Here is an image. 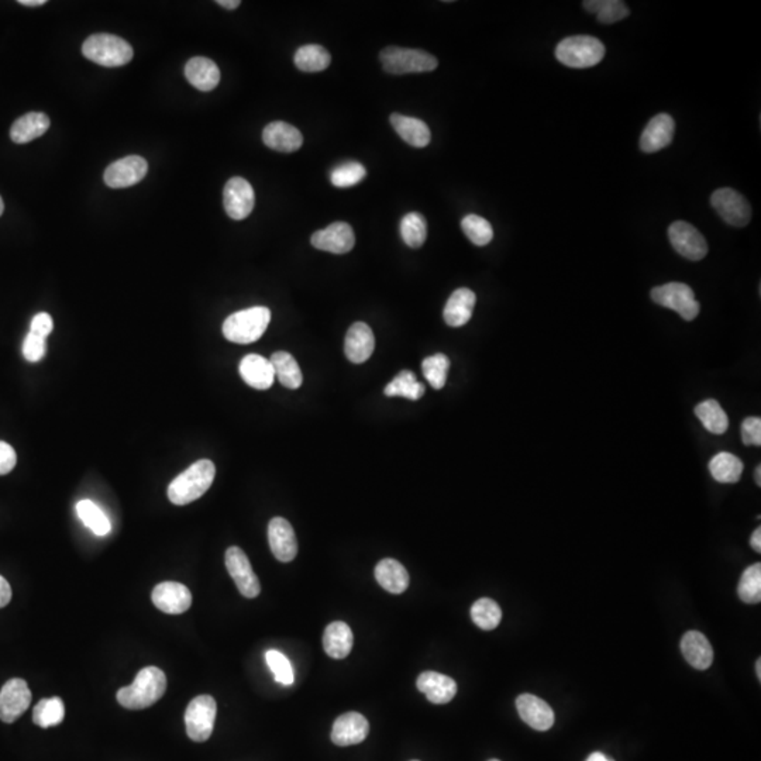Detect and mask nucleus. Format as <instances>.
Here are the masks:
<instances>
[{
  "mask_svg": "<svg viewBox=\"0 0 761 761\" xmlns=\"http://www.w3.org/2000/svg\"><path fill=\"white\" fill-rule=\"evenodd\" d=\"M166 691V676L158 667L139 671L134 683L117 691V702L125 709H146L158 702Z\"/></svg>",
  "mask_w": 761,
  "mask_h": 761,
  "instance_id": "f257e3e1",
  "label": "nucleus"
},
{
  "mask_svg": "<svg viewBox=\"0 0 761 761\" xmlns=\"http://www.w3.org/2000/svg\"><path fill=\"white\" fill-rule=\"evenodd\" d=\"M215 475L216 467L207 458L193 463L169 484V501L178 506L192 504L206 494L207 490L214 484Z\"/></svg>",
  "mask_w": 761,
  "mask_h": 761,
  "instance_id": "f03ea898",
  "label": "nucleus"
},
{
  "mask_svg": "<svg viewBox=\"0 0 761 761\" xmlns=\"http://www.w3.org/2000/svg\"><path fill=\"white\" fill-rule=\"evenodd\" d=\"M271 321V311L265 306H254L236 312L224 320L223 336L236 344H251L260 340Z\"/></svg>",
  "mask_w": 761,
  "mask_h": 761,
  "instance_id": "7ed1b4c3",
  "label": "nucleus"
},
{
  "mask_svg": "<svg viewBox=\"0 0 761 761\" xmlns=\"http://www.w3.org/2000/svg\"><path fill=\"white\" fill-rule=\"evenodd\" d=\"M82 54L101 67H122L133 60L132 45L113 34H93L85 40Z\"/></svg>",
  "mask_w": 761,
  "mask_h": 761,
  "instance_id": "20e7f679",
  "label": "nucleus"
},
{
  "mask_svg": "<svg viewBox=\"0 0 761 761\" xmlns=\"http://www.w3.org/2000/svg\"><path fill=\"white\" fill-rule=\"evenodd\" d=\"M605 57V45L595 37L574 36L564 38L555 48V58L565 67L589 68Z\"/></svg>",
  "mask_w": 761,
  "mask_h": 761,
  "instance_id": "39448f33",
  "label": "nucleus"
},
{
  "mask_svg": "<svg viewBox=\"0 0 761 761\" xmlns=\"http://www.w3.org/2000/svg\"><path fill=\"white\" fill-rule=\"evenodd\" d=\"M379 60L388 74H419L436 69L439 61L426 51L412 48L386 47L381 51Z\"/></svg>",
  "mask_w": 761,
  "mask_h": 761,
  "instance_id": "423d86ee",
  "label": "nucleus"
},
{
  "mask_svg": "<svg viewBox=\"0 0 761 761\" xmlns=\"http://www.w3.org/2000/svg\"><path fill=\"white\" fill-rule=\"evenodd\" d=\"M652 299L654 304L676 312L684 320H693L700 315V304L692 289L681 282H670L653 287Z\"/></svg>",
  "mask_w": 761,
  "mask_h": 761,
  "instance_id": "0eeeda50",
  "label": "nucleus"
},
{
  "mask_svg": "<svg viewBox=\"0 0 761 761\" xmlns=\"http://www.w3.org/2000/svg\"><path fill=\"white\" fill-rule=\"evenodd\" d=\"M216 700L210 695H199L193 698L186 708V733L193 741L202 743L212 736L215 719H216Z\"/></svg>",
  "mask_w": 761,
  "mask_h": 761,
  "instance_id": "6e6552de",
  "label": "nucleus"
},
{
  "mask_svg": "<svg viewBox=\"0 0 761 761\" xmlns=\"http://www.w3.org/2000/svg\"><path fill=\"white\" fill-rule=\"evenodd\" d=\"M710 203L717 215L734 227L748 226L751 219V207L748 199L738 190L732 188H721L715 190L710 197Z\"/></svg>",
  "mask_w": 761,
  "mask_h": 761,
  "instance_id": "1a4fd4ad",
  "label": "nucleus"
},
{
  "mask_svg": "<svg viewBox=\"0 0 761 761\" xmlns=\"http://www.w3.org/2000/svg\"><path fill=\"white\" fill-rule=\"evenodd\" d=\"M668 239L676 253L691 261H700L708 254L705 237L692 224L676 220L668 229Z\"/></svg>",
  "mask_w": 761,
  "mask_h": 761,
  "instance_id": "9d476101",
  "label": "nucleus"
},
{
  "mask_svg": "<svg viewBox=\"0 0 761 761\" xmlns=\"http://www.w3.org/2000/svg\"><path fill=\"white\" fill-rule=\"evenodd\" d=\"M226 567L241 595L250 599L260 595V581L251 567L250 560L240 547L234 546L227 548Z\"/></svg>",
  "mask_w": 761,
  "mask_h": 761,
  "instance_id": "9b49d317",
  "label": "nucleus"
},
{
  "mask_svg": "<svg viewBox=\"0 0 761 761\" xmlns=\"http://www.w3.org/2000/svg\"><path fill=\"white\" fill-rule=\"evenodd\" d=\"M31 691L21 678L7 681L0 691V719L4 724H13L28 709Z\"/></svg>",
  "mask_w": 761,
  "mask_h": 761,
  "instance_id": "f8f14e48",
  "label": "nucleus"
},
{
  "mask_svg": "<svg viewBox=\"0 0 761 761\" xmlns=\"http://www.w3.org/2000/svg\"><path fill=\"white\" fill-rule=\"evenodd\" d=\"M224 209L233 220H244L250 216L255 205L253 186L241 176L227 181L223 190Z\"/></svg>",
  "mask_w": 761,
  "mask_h": 761,
  "instance_id": "ddd939ff",
  "label": "nucleus"
},
{
  "mask_svg": "<svg viewBox=\"0 0 761 761\" xmlns=\"http://www.w3.org/2000/svg\"><path fill=\"white\" fill-rule=\"evenodd\" d=\"M147 171H149V164L142 157H125V158L115 161L106 168L103 180H105L106 185L109 188H113V190L129 188V186L142 182L144 176L147 175Z\"/></svg>",
  "mask_w": 761,
  "mask_h": 761,
  "instance_id": "4468645a",
  "label": "nucleus"
},
{
  "mask_svg": "<svg viewBox=\"0 0 761 761\" xmlns=\"http://www.w3.org/2000/svg\"><path fill=\"white\" fill-rule=\"evenodd\" d=\"M313 247L333 254H347L354 248L355 236L352 227L344 222H336L312 236Z\"/></svg>",
  "mask_w": 761,
  "mask_h": 761,
  "instance_id": "2eb2a0df",
  "label": "nucleus"
},
{
  "mask_svg": "<svg viewBox=\"0 0 761 761\" xmlns=\"http://www.w3.org/2000/svg\"><path fill=\"white\" fill-rule=\"evenodd\" d=\"M271 552L278 562L291 563L298 555V540L292 524L284 518L271 519L268 524Z\"/></svg>",
  "mask_w": 761,
  "mask_h": 761,
  "instance_id": "dca6fc26",
  "label": "nucleus"
},
{
  "mask_svg": "<svg viewBox=\"0 0 761 761\" xmlns=\"http://www.w3.org/2000/svg\"><path fill=\"white\" fill-rule=\"evenodd\" d=\"M152 603L169 615H181L192 605V594L180 582H161L151 594Z\"/></svg>",
  "mask_w": 761,
  "mask_h": 761,
  "instance_id": "f3484780",
  "label": "nucleus"
},
{
  "mask_svg": "<svg viewBox=\"0 0 761 761\" xmlns=\"http://www.w3.org/2000/svg\"><path fill=\"white\" fill-rule=\"evenodd\" d=\"M516 708L522 721L535 731L546 732L552 729L555 725V712L552 707L541 698L530 693H523L516 700Z\"/></svg>",
  "mask_w": 761,
  "mask_h": 761,
  "instance_id": "a211bd4d",
  "label": "nucleus"
},
{
  "mask_svg": "<svg viewBox=\"0 0 761 761\" xmlns=\"http://www.w3.org/2000/svg\"><path fill=\"white\" fill-rule=\"evenodd\" d=\"M369 733V724L364 715L347 712L338 716L333 724L332 741L336 746H352L366 741Z\"/></svg>",
  "mask_w": 761,
  "mask_h": 761,
  "instance_id": "6ab92c4d",
  "label": "nucleus"
},
{
  "mask_svg": "<svg viewBox=\"0 0 761 761\" xmlns=\"http://www.w3.org/2000/svg\"><path fill=\"white\" fill-rule=\"evenodd\" d=\"M676 133V123L670 115L661 113L650 120L640 137L643 152H657L670 146Z\"/></svg>",
  "mask_w": 761,
  "mask_h": 761,
  "instance_id": "aec40b11",
  "label": "nucleus"
},
{
  "mask_svg": "<svg viewBox=\"0 0 761 761\" xmlns=\"http://www.w3.org/2000/svg\"><path fill=\"white\" fill-rule=\"evenodd\" d=\"M374 349H376V337L371 328L364 321L354 323L345 335V357L354 364H361L371 357Z\"/></svg>",
  "mask_w": 761,
  "mask_h": 761,
  "instance_id": "412c9836",
  "label": "nucleus"
},
{
  "mask_svg": "<svg viewBox=\"0 0 761 761\" xmlns=\"http://www.w3.org/2000/svg\"><path fill=\"white\" fill-rule=\"evenodd\" d=\"M239 371H240L244 383L251 388L258 389V391H265V389L271 388L275 381L274 367L271 364L270 360L265 359L263 355H246L241 360Z\"/></svg>",
  "mask_w": 761,
  "mask_h": 761,
  "instance_id": "4be33fe9",
  "label": "nucleus"
},
{
  "mask_svg": "<svg viewBox=\"0 0 761 761\" xmlns=\"http://www.w3.org/2000/svg\"><path fill=\"white\" fill-rule=\"evenodd\" d=\"M417 690L433 704H449L457 693V683L450 676L436 671H425L417 681Z\"/></svg>",
  "mask_w": 761,
  "mask_h": 761,
  "instance_id": "5701e85b",
  "label": "nucleus"
},
{
  "mask_svg": "<svg viewBox=\"0 0 761 761\" xmlns=\"http://www.w3.org/2000/svg\"><path fill=\"white\" fill-rule=\"evenodd\" d=\"M263 142L274 151L295 152L304 144V135L289 123L272 122L263 132Z\"/></svg>",
  "mask_w": 761,
  "mask_h": 761,
  "instance_id": "b1692460",
  "label": "nucleus"
},
{
  "mask_svg": "<svg viewBox=\"0 0 761 761\" xmlns=\"http://www.w3.org/2000/svg\"><path fill=\"white\" fill-rule=\"evenodd\" d=\"M681 652L688 664L697 670H707L714 663V649L704 633L690 630L681 639Z\"/></svg>",
  "mask_w": 761,
  "mask_h": 761,
  "instance_id": "393cba45",
  "label": "nucleus"
},
{
  "mask_svg": "<svg viewBox=\"0 0 761 761\" xmlns=\"http://www.w3.org/2000/svg\"><path fill=\"white\" fill-rule=\"evenodd\" d=\"M477 296L468 287H458L451 294L444 306L443 318L451 328H461L467 325L473 318Z\"/></svg>",
  "mask_w": 761,
  "mask_h": 761,
  "instance_id": "a878e982",
  "label": "nucleus"
},
{
  "mask_svg": "<svg viewBox=\"0 0 761 761\" xmlns=\"http://www.w3.org/2000/svg\"><path fill=\"white\" fill-rule=\"evenodd\" d=\"M185 77L195 88L210 92L219 85L220 69L209 58L195 57L186 62Z\"/></svg>",
  "mask_w": 761,
  "mask_h": 761,
  "instance_id": "bb28decb",
  "label": "nucleus"
},
{
  "mask_svg": "<svg viewBox=\"0 0 761 761\" xmlns=\"http://www.w3.org/2000/svg\"><path fill=\"white\" fill-rule=\"evenodd\" d=\"M389 120H391V125H393L395 132L400 134L401 139L408 142L409 146L417 147V149L429 146L430 139H432L429 125L420 118L393 113Z\"/></svg>",
  "mask_w": 761,
  "mask_h": 761,
  "instance_id": "cd10ccee",
  "label": "nucleus"
},
{
  "mask_svg": "<svg viewBox=\"0 0 761 761\" xmlns=\"http://www.w3.org/2000/svg\"><path fill=\"white\" fill-rule=\"evenodd\" d=\"M376 579L379 586L393 595H400L409 587V574L400 562L384 558L376 564Z\"/></svg>",
  "mask_w": 761,
  "mask_h": 761,
  "instance_id": "c85d7f7f",
  "label": "nucleus"
},
{
  "mask_svg": "<svg viewBox=\"0 0 761 761\" xmlns=\"http://www.w3.org/2000/svg\"><path fill=\"white\" fill-rule=\"evenodd\" d=\"M354 636L350 626L344 622H333L325 629L323 649L333 659L342 660L352 653Z\"/></svg>",
  "mask_w": 761,
  "mask_h": 761,
  "instance_id": "c756f323",
  "label": "nucleus"
},
{
  "mask_svg": "<svg viewBox=\"0 0 761 761\" xmlns=\"http://www.w3.org/2000/svg\"><path fill=\"white\" fill-rule=\"evenodd\" d=\"M50 117L45 113H28L17 118L12 125L11 139L16 144H26L45 134L50 129Z\"/></svg>",
  "mask_w": 761,
  "mask_h": 761,
  "instance_id": "7c9ffc66",
  "label": "nucleus"
},
{
  "mask_svg": "<svg viewBox=\"0 0 761 761\" xmlns=\"http://www.w3.org/2000/svg\"><path fill=\"white\" fill-rule=\"evenodd\" d=\"M743 463L734 454L722 451L710 458V475L721 484H736L743 474Z\"/></svg>",
  "mask_w": 761,
  "mask_h": 761,
  "instance_id": "2f4dec72",
  "label": "nucleus"
},
{
  "mask_svg": "<svg viewBox=\"0 0 761 761\" xmlns=\"http://www.w3.org/2000/svg\"><path fill=\"white\" fill-rule=\"evenodd\" d=\"M270 361L274 367L275 379L285 388L298 389L302 385L304 376L294 355L287 352H277L271 355Z\"/></svg>",
  "mask_w": 761,
  "mask_h": 761,
  "instance_id": "473e14b6",
  "label": "nucleus"
},
{
  "mask_svg": "<svg viewBox=\"0 0 761 761\" xmlns=\"http://www.w3.org/2000/svg\"><path fill=\"white\" fill-rule=\"evenodd\" d=\"M294 60L295 65L302 72H320L328 68L332 62V55L321 45H308L298 48Z\"/></svg>",
  "mask_w": 761,
  "mask_h": 761,
  "instance_id": "72a5a7b5",
  "label": "nucleus"
},
{
  "mask_svg": "<svg viewBox=\"0 0 761 761\" xmlns=\"http://www.w3.org/2000/svg\"><path fill=\"white\" fill-rule=\"evenodd\" d=\"M695 415L710 433L724 434L729 427V417L715 400L704 401L695 408Z\"/></svg>",
  "mask_w": 761,
  "mask_h": 761,
  "instance_id": "f704fd0d",
  "label": "nucleus"
},
{
  "mask_svg": "<svg viewBox=\"0 0 761 761\" xmlns=\"http://www.w3.org/2000/svg\"><path fill=\"white\" fill-rule=\"evenodd\" d=\"M425 385L417 381L409 369H403L385 386L386 396H403L406 400L419 401L425 395Z\"/></svg>",
  "mask_w": 761,
  "mask_h": 761,
  "instance_id": "c9c22d12",
  "label": "nucleus"
},
{
  "mask_svg": "<svg viewBox=\"0 0 761 761\" xmlns=\"http://www.w3.org/2000/svg\"><path fill=\"white\" fill-rule=\"evenodd\" d=\"M589 13H595L598 21L603 24H613L629 16V9L619 0H588L582 4Z\"/></svg>",
  "mask_w": 761,
  "mask_h": 761,
  "instance_id": "e433bc0d",
  "label": "nucleus"
},
{
  "mask_svg": "<svg viewBox=\"0 0 761 761\" xmlns=\"http://www.w3.org/2000/svg\"><path fill=\"white\" fill-rule=\"evenodd\" d=\"M65 707L61 698H45L41 700L33 710V722L37 726H57L64 721Z\"/></svg>",
  "mask_w": 761,
  "mask_h": 761,
  "instance_id": "4c0bfd02",
  "label": "nucleus"
},
{
  "mask_svg": "<svg viewBox=\"0 0 761 761\" xmlns=\"http://www.w3.org/2000/svg\"><path fill=\"white\" fill-rule=\"evenodd\" d=\"M471 619L482 630L497 629L502 619V611L494 599L481 598L471 606Z\"/></svg>",
  "mask_w": 761,
  "mask_h": 761,
  "instance_id": "58836bf2",
  "label": "nucleus"
},
{
  "mask_svg": "<svg viewBox=\"0 0 761 761\" xmlns=\"http://www.w3.org/2000/svg\"><path fill=\"white\" fill-rule=\"evenodd\" d=\"M77 514H78L81 521L84 522L95 535L106 536L110 533V521L108 516L103 514L101 507L89 499H84L77 504Z\"/></svg>",
  "mask_w": 761,
  "mask_h": 761,
  "instance_id": "ea45409f",
  "label": "nucleus"
},
{
  "mask_svg": "<svg viewBox=\"0 0 761 761\" xmlns=\"http://www.w3.org/2000/svg\"><path fill=\"white\" fill-rule=\"evenodd\" d=\"M401 236L410 248L422 247L427 239L426 219L417 212L406 215L401 222Z\"/></svg>",
  "mask_w": 761,
  "mask_h": 761,
  "instance_id": "a19ab883",
  "label": "nucleus"
},
{
  "mask_svg": "<svg viewBox=\"0 0 761 761\" xmlns=\"http://www.w3.org/2000/svg\"><path fill=\"white\" fill-rule=\"evenodd\" d=\"M461 229L464 234L468 237V240L475 246H487L494 239V229L490 226V222L484 217L477 216V215H467L461 220Z\"/></svg>",
  "mask_w": 761,
  "mask_h": 761,
  "instance_id": "79ce46f5",
  "label": "nucleus"
},
{
  "mask_svg": "<svg viewBox=\"0 0 761 761\" xmlns=\"http://www.w3.org/2000/svg\"><path fill=\"white\" fill-rule=\"evenodd\" d=\"M739 598L746 603H758L761 601V564L750 565L741 574L738 587Z\"/></svg>",
  "mask_w": 761,
  "mask_h": 761,
  "instance_id": "37998d69",
  "label": "nucleus"
},
{
  "mask_svg": "<svg viewBox=\"0 0 761 761\" xmlns=\"http://www.w3.org/2000/svg\"><path fill=\"white\" fill-rule=\"evenodd\" d=\"M449 368H450V360L444 354L430 355L422 361L423 376L434 389H441L446 385Z\"/></svg>",
  "mask_w": 761,
  "mask_h": 761,
  "instance_id": "c03bdc74",
  "label": "nucleus"
},
{
  "mask_svg": "<svg viewBox=\"0 0 761 761\" xmlns=\"http://www.w3.org/2000/svg\"><path fill=\"white\" fill-rule=\"evenodd\" d=\"M367 175V169L360 163H345L336 166L330 175V181L336 188H350L361 182Z\"/></svg>",
  "mask_w": 761,
  "mask_h": 761,
  "instance_id": "a18cd8bd",
  "label": "nucleus"
},
{
  "mask_svg": "<svg viewBox=\"0 0 761 761\" xmlns=\"http://www.w3.org/2000/svg\"><path fill=\"white\" fill-rule=\"evenodd\" d=\"M268 667L274 673L275 681L282 684V685H292L294 684V668L292 664L284 654L279 653L277 650H268L265 654Z\"/></svg>",
  "mask_w": 761,
  "mask_h": 761,
  "instance_id": "49530a36",
  "label": "nucleus"
},
{
  "mask_svg": "<svg viewBox=\"0 0 761 761\" xmlns=\"http://www.w3.org/2000/svg\"><path fill=\"white\" fill-rule=\"evenodd\" d=\"M45 340L47 338L28 332L23 343L24 359L28 360V362H38L45 359V352H47V342Z\"/></svg>",
  "mask_w": 761,
  "mask_h": 761,
  "instance_id": "de8ad7c7",
  "label": "nucleus"
},
{
  "mask_svg": "<svg viewBox=\"0 0 761 761\" xmlns=\"http://www.w3.org/2000/svg\"><path fill=\"white\" fill-rule=\"evenodd\" d=\"M741 441L746 446H761V419L750 417L741 423Z\"/></svg>",
  "mask_w": 761,
  "mask_h": 761,
  "instance_id": "09e8293b",
  "label": "nucleus"
},
{
  "mask_svg": "<svg viewBox=\"0 0 761 761\" xmlns=\"http://www.w3.org/2000/svg\"><path fill=\"white\" fill-rule=\"evenodd\" d=\"M53 328H54V321H53V318L48 313H45V312L37 313V315L34 316L33 320H31L30 332L34 333V335L47 338L51 335V332H53Z\"/></svg>",
  "mask_w": 761,
  "mask_h": 761,
  "instance_id": "8fccbe9b",
  "label": "nucleus"
},
{
  "mask_svg": "<svg viewBox=\"0 0 761 761\" xmlns=\"http://www.w3.org/2000/svg\"><path fill=\"white\" fill-rule=\"evenodd\" d=\"M17 464V454L11 444L0 441V475L12 473Z\"/></svg>",
  "mask_w": 761,
  "mask_h": 761,
  "instance_id": "3c124183",
  "label": "nucleus"
},
{
  "mask_svg": "<svg viewBox=\"0 0 761 761\" xmlns=\"http://www.w3.org/2000/svg\"><path fill=\"white\" fill-rule=\"evenodd\" d=\"M12 588L9 582L0 575V608H4L7 603H11Z\"/></svg>",
  "mask_w": 761,
  "mask_h": 761,
  "instance_id": "603ef678",
  "label": "nucleus"
},
{
  "mask_svg": "<svg viewBox=\"0 0 761 761\" xmlns=\"http://www.w3.org/2000/svg\"><path fill=\"white\" fill-rule=\"evenodd\" d=\"M750 545L755 552L761 553V528H757L753 531V535H751L750 538Z\"/></svg>",
  "mask_w": 761,
  "mask_h": 761,
  "instance_id": "864d4df0",
  "label": "nucleus"
},
{
  "mask_svg": "<svg viewBox=\"0 0 761 761\" xmlns=\"http://www.w3.org/2000/svg\"><path fill=\"white\" fill-rule=\"evenodd\" d=\"M217 4H220V6L224 7V9H227V11H234V9H237V7L240 6L241 2L240 0H219V2H217Z\"/></svg>",
  "mask_w": 761,
  "mask_h": 761,
  "instance_id": "5fc2aeb1",
  "label": "nucleus"
},
{
  "mask_svg": "<svg viewBox=\"0 0 761 761\" xmlns=\"http://www.w3.org/2000/svg\"><path fill=\"white\" fill-rule=\"evenodd\" d=\"M19 4H23V6L37 7L43 6L47 2L45 0H19Z\"/></svg>",
  "mask_w": 761,
  "mask_h": 761,
  "instance_id": "6e6d98bb",
  "label": "nucleus"
},
{
  "mask_svg": "<svg viewBox=\"0 0 761 761\" xmlns=\"http://www.w3.org/2000/svg\"><path fill=\"white\" fill-rule=\"evenodd\" d=\"M586 761H615L612 758L606 757L603 753H599V751H595V753H592Z\"/></svg>",
  "mask_w": 761,
  "mask_h": 761,
  "instance_id": "4d7b16f0",
  "label": "nucleus"
},
{
  "mask_svg": "<svg viewBox=\"0 0 761 761\" xmlns=\"http://www.w3.org/2000/svg\"><path fill=\"white\" fill-rule=\"evenodd\" d=\"M755 478H756V482H757L758 487H761V467H760V466H758V467L756 468Z\"/></svg>",
  "mask_w": 761,
  "mask_h": 761,
  "instance_id": "13d9d810",
  "label": "nucleus"
},
{
  "mask_svg": "<svg viewBox=\"0 0 761 761\" xmlns=\"http://www.w3.org/2000/svg\"><path fill=\"white\" fill-rule=\"evenodd\" d=\"M756 671H757V678L758 681L761 680V660H757V663H756Z\"/></svg>",
  "mask_w": 761,
  "mask_h": 761,
  "instance_id": "bf43d9fd",
  "label": "nucleus"
},
{
  "mask_svg": "<svg viewBox=\"0 0 761 761\" xmlns=\"http://www.w3.org/2000/svg\"><path fill=\"white\" fill-rule=\"evenodd\" d=\"M4 199H2V198H0V216H2V214H4Z\"/></svg>",
  "mask_w": 761,
  "mask_h": 761,
  "instance_id": "052dcab7",
  "label": "nucleus"
},
{
  "mask_svg": "<svg viewBox=\"0 0 761 761\" xmlns=\"http://www.w3.org/2000/svg\"><path fill=\"white\" fill-rule=\"evenodd\" d=\"M490 761H499V760H497V758H492V760H490Z\"/></svg>",
  "mask_w": 761,
  "mask_h": 761,
  "instance_id": "680f3d73",
  "label": "nucleus"
},
{
  "mask_svg": "<svg viewBox=\"0 0 761 761\" xmlns=\"http://www.w3.org/2000/svg\"><path fill=\"white\" fill-rule=\"evenodd\" d=\"M412 761H419V760H412Z\"/></svg>",
  "mask_w": 761,
  "mask_h": 761,
  "instance_id": "e2e57ef3",
  "label": "nucleus"
}]
</instances>
